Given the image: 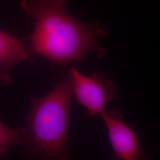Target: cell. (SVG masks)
<instances>
[{"label": "cell", "mask_w": 160, "mask_h": 160, "mask_svg": "<svg viewBox=\"0 0 160 160\" xmlns=\"http://www.w3.org/2000/svg\"><path fill=\"white\" fill-rule=\"evenodd\" d=\"M108 129L114 158L139 160L143 158L142 152L135 132L123 120L119 111L111 110L102 114Z\"/></svg>", "instance_id": "obj_4"}, {"label": "cell", "mask_w": 160, "mask_h": 160, "mask_svg": "<svg viewBox=\"0 0 160 160\" xmlns=\"http://www.w3.org/2000/svg\"><path fill=\"white\" fill-rule=\"evenodd\" d=\"M26 138V128L10 129L0 122V154L5 153L14 146H23Z\"/></svg>", "instance_id": "obj_6"}, {"label": "cell", "mask_w": 160, "mask_h": 160, "mask_svg": "<svg viewBox=\"0 0 160 160\" xmlns=\"http://www.w3.org/2000/svg\"><path fill=\"white\" fill-rule=\"evenodd\" d=\"M29 53L20 40L0 30V82H10L8 72L18 63L28 61Z\"/></svg>", "instance_id": "obj_5"}, {"label": "cell", "mask_w": 160, "mask_h": 160, "mask_svg": "<svg viewBox=\"0 0 160 160\" xmlns=\"http://www.w3.org/2000/svg\"><path fill=\"white\" fill-rule=\"evenodd\" d=\"M72 95L69 77L62 80L45 96L31 97L26 143L32 154L53 159L67 157L69 113Z\"/></svg>", "instance_id": "obj_2"}, {"label": "cell", "mask_w": 160, "mask_h": 160, "mask_svg": "<svg viewBox=\"0 0 160 160\" xmlns=\"http://www.w3.org/2000/svg\"><path fill=\"white\" fill-rule=\"evenodd\" d=\"M73 94L90 116L103 114L106 104L116 96L113 82L100 72L90 76L81 74L74 67L70 69Z\"/></svg>", "instance_id": "obj_3"}, {"label": "cell", "mask_w": 160, "mask_h": 160, "mask_svg": "<svg viewBox=\"0 0 160 160\" xmlns=\"http://www.w3.org/2000/svg\"><path fill=\"white\" fill-rule=\"evenodd\" d=\"M67 0H22L26 15L35 20L29 53L60 65L78 61L87 52L103 56L97 39L108 34L100 23H83L66 12Z\"/></svg>", "instance_id": "obj_1"}]
</instances>
